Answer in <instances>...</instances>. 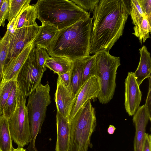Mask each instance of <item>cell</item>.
<instances>
[{
  "instance_id": "1",
  "label": "cell",
  "mask_w": 151,
  "mask_h": 151,
  "mask_svg": "<svg viewBox=\"0 0 151 151\" xmlns=\"http://www.w3.org/2000/svg\"><path fill=\"white\" fill-rule=\"evenodd\" d=\"M130 8V0H99L93 12L90 54L109 52L122 35Z\"/></svg>"
},
{
  "instance_id": "2",
  "label": "cell",
  "mask_w": 151,
  "mask_h": 151,
  "mask_svg": "<svg viewBox=\"0 0 151 151\" xmlns=\"http://www.w3.org/2000/svg\"><path fill=\"white\" fill-rule=\"evenodd\" d=\"M92 21L89 17L60 30L46 49L49 55L73 61L89 57Z\"/></svg>"
},
{
  "instance_id": "3",
  "label": "cell",
  "mask_w": 151,
  "mask_h": 151,
  "mask_svg": "<svg viewBox=\"0 0 151 151\" xmlns=\"http://www.w3.org/2000/svg\"><path fill=\"white\" fill-rule=\"evenodd\" d=\"M42 23L61 30L90 16V13L68 0H38L35 4Z\"/></svg>"
},
{
  "instance_id": "4",
  "label": "cell",
  "mask_w": 151,
  "mask_h": 151,
  "mask_svg": "<svg viewBox=\"0 0 151 151\" xmlns=\"http://www.w3.org/2000/svg\"><path fill=\"white\" fill-rule=\"evenodd\" d=\"M68 151H88L92 147L91 138L96 126L95 108L90 100L83 105L70 123Z\"/></svg>"
},
{
  "instance_id": "5",
  "label": "cell",
  "mask_w": 151,
  "mask_h": 151,
  "mask_svg": "<svg viewBox=\"0 0 151 151\" xmlns=\"http://www.w3.org/2000/svg\"><path fill=\"white\" fill-rule=\"evenodd\" d=\"M50 91L48 83L45 85L40 83L28 96L26 106L31 135L27 148L28 151H38L35 142L38 134L41 132L47 107L51 103Z\"/></svg>"
},
{
  "instance_id": "6",
  "label": "cell",
  "mask_w": 151,
  "mask_h": 151,
  "mask_svg": "<svg viewBox=\"0 0 151 151\" xmlns=\"http://www.w3.org/2000/svg\"><path fill=\"white\" fill-rule=\"evenodd\" d=\"M95 55L97 67L96 77L100 88L97 98L100 103L106 104L110 101L114 94L117 70L121 65L120 58L106 51Z\"/></svg>"
},
{
  "instance_id": "7",
  "label": "cell",
  "mask_w": 151,
  "mask_h": 151,
  "mask_svg": "<svg viewBox=\"0 0 151 151\" xmlns=\"http://www.w3.org/2000/svg\"><path fill=\"white\" fill-rule=\"evenodd\" d=\"M17 104L15 110L8 119L12 140L18 147L29 144L31 133L25 97L17 84Z\"/></svg>"
},
{
  "instance_id": "8",
  "label": "cell",
  "mask_w": 151,
  "mask_h": 151,
  "mask_svg": "<svg viewBox=\"0 0 151 151\" xmlns=\"http://www.w3.org/2000/svg\"><path fill=\"white\" fill-rule=\"evenodd\" d=\"M46 66L41 67L37 61V48L34 45L18 74L16 81L26 97L41 83Z\"/></svg>"
},
{
  "instance_id": "9",
  "label": "cell",
  "mask_w": 151,
  "mask_h": 151,
  "mask_svg": "<svg viewBox=\"0 0 151 151\" xmlns=\"http://www.w3.org/2000/svg\"><path fill=\"white\" fill-rule=\"evenodd\" d=\"M39 27L38 25L17 29L6 47L8 50L7 62L20 52L26 45L34 40Z\"/></svg>"
},
{
  "instance_id": "10",
  "label": "cell",
  "mask_w": 151,
  "mask_h": 151,
  "mask_svg": "<svg viewBox=\"0 0 151 151\" xmlns=\"http://www.w3.org/2000/svg\"><path fill=\"white\" fill-rule=\"evenodd\" d=\"M100 89L98 79L96 76L91 77L84 84L77 96L71 110L69 119V123L87 101L89 100H96Z\"/></svg>"
},
{
  "instance_id": "11",
  "label": "cell",
  "mask_w": 151,
  "mask_h": 151,
  "mask_svg": "<svg viewBox=\"0 0 151 151\" xmlns=\"http://www.w3.org/2000/svg\"><path fill=\"white\" fill-rule=\"evenodd\" d=\"M125 108L129 116H133L139 106L142 94L134 72H129L125 81Z\"/></svg>"
},
{
  "instance_id": "12",
  "label": "cell",
  "mask_w": 151,
  "mask_h": 151,
  "mask_svg": "<svg viewBox=\"0 0 151 151\" xmlns=\"http://www.w3.org/2000/svg\"><path fill=\"white\" fill-rule=\"evenodd\" d=\"M54 99L57 111L64 116L69 122L70 115L76 97L73 95L72 91L64 84L59 77L57 80Z\"/></svg>"
},
{
  "instance_id": "13",
  "label": "cell",
  "mask_w": 151,
  "mask_h": 151,
  "mask_svg": "<svg viewBox=\"0 0 151 151\" xmlns=\"http://www.w3.org/2000/svg\"><path fill=\"white\" fill-rule=\"evenodd\" d=\"M34 45V40L30 42L17 55L6 63L1 84L11 80H16L19 70Z\"/></svg>"
},
{
  "instance_id": "14",
  "label": "cell",
  "mask_w": 151,
  "mask_h": 151,
  "mask_svg": "<svg viewBox=\"0 0 151 151\" xmlns=\"http://www.w3.org/2000/svg\"><path fill=\"white\" fill-rule=\"evenodd\" d=\"M133 116L132 120L135 129L134 151H142L146 127L149 121H151V116L145 104L139 106Z\"/></svg>"
},
{
  "instance_id": "15",
  "label": "cell",
  "mask_w": 151,
  "mask_h": 151,
  "mask_svg": "<svg viewBox=\"0 0 151 151\" xmlns=\"http://www.w3.org/2000/svg\"><path fill=\"white\" fill-rule=\"evenodd\" d=\"M57 139L55 151H68L70 125L68 120L57 111L56 115Z\"/></svg>"
},
{
  "instance_id": "16",
  "label": "cell",
  "mask_w": 151,
  "mask_h": 151,
  "mask_svg": "<svg viewBox=\"0 0 151 151\" xmlns=\"http://www.w3.org/2000/svg\"><path fill=\"white\" fill-rule=\"evenodd\" d=\"M140 58L138 67L134 73L138 84L139 86L145 79L151 77V58L150 53L145 45L139 49Z\"/></svg>"
},
{
  "instance_id": "17",
  "label": "cell",
  "mask_w": 151,
  "mask_h": 151,
  "mask_svg": "<svg viewBox=\"0 0 151 151\" xmlns=\"http://www.w3.org/2000/svg\"><path fill=\"white\" fill-rule=\"evenodd\" d=\"M59 31L51 25L42 23L34 40L35 46L38 48L46 50Z\"/></svg>"
},
{
  "instance_id": "18",
  "label": "cell",
  "mask_w": 151,
  "mask_h": 151,
  "mask_svg": "<svg viewBox=\"0 0 151 151\" xmlns=\"http://www.w3.org/2000/svg\"><path fill=\"white\" fill-rule=\"evenodd\" d=\"M84 60L73 61L70 72V87L73 95L76 97L82 87Z\"/></svg>"
},
{
  "instance_id": "19",
  "label": "cell",
  "mask_w": 151,
  "mask_h": 151,
  "mask_svg": "<svg viewBox=\"0 0 151 151\" xmlns=\"http://www.w3.org/2000/svg\"><path fill=\"white\" fill-rule=\"evenodd\" d=\"M73 62L64 57H51L46 60L45 66L58 75L70 71Z\"/></svg>"
},
{
  "instance_id": "20",
  "label": "cell",
  "mask_w": 151,
  "mask_h": 151,
  "mask_svg": "<svg viewBox=\"0 0 151 151\" xmlns=\"http://www.w3.org/2000/svg\"><path fill=\"white\" fill-rule=\"evenodd\" d=\"M8 120L0 117V151H12L14 148Z\"/></svg>"
},
{
  "instance_id": "21",
  "label": "cell",
  "mask_w": 151,
  "mask_h": 151,
  "mask_svg": "<svg viewBox=\"0 0 151 151\" xmlns=\"http://www.w3.org/2000/svg\"><path fill=\"white\" fill-rule=\"evenodd\" d=\"M38 15L35 4H30L24 8L21 12L19 19L17 28L37 26L36 19Z\"/></svg>"
},
{
  "instance_id": "22",
  "label": "cell",
  "mask_w": 151,
  "mask_h": 151,
  "mask_svg": "<svg viewBox=\"0 0 151 151\" xmlns=\"http://www.w3.org/2000/svg\"><path fill=\"white\" fill-rule=\"evenodd\" d=\"M97 67L95 55H92L84 60L82 86L90 78L97 76Z\"/></svg>"
},
{
  "instance_id": "23",
  "label": "cell",
  "mask_w": 151,
  "mask_h": 151,
  "mask_svg": "<svg viewBox=\"0 0 151 151\" xmlns=\"http://www.w3.org/2000/svg\"><path fill=\"white\" fill-rule=\"evenodd\" d=\"M17 86V83L16 81L2 109L3 115L8 120L12 115L16 108Z\"/></svg>"
},
{
  "instance_id": "24",
  "label": "cell",
  "mask_w": 151,
  "mask_h": 151,
  "mask_svg": "<svg viewBox=\"0 0 151 151\" xmlns=\"http://www.w3.org/2000/svg\"><path fill=\"white\" fill-rule=\"evenodd\" d=\"M130 15L132 23L134 25V32L136 31L145 16L142 12L138 0H130Z\"/></svg>"
},
{
  "instance_id": "25",
  "label": "cell",
  "mask_w": 151,
  "mask_h": 151,
  "mask_svg": "<svg viewBox=\"0 0 151 151\" xmlns=\"http://www.w3.org/2000/svg\"><path fill=\"white\" fill-rule=\"evenodd\" d=\"M31 0H9L8 23L16 18L26 7L29 5Z\"/></svg>"
},
{
  "instance_id": "26",
  "label": "cell",
  "mask_w": 151,
  "mask_h": 151,
  "mask_svg": "<svg viewBox=\"0 0 151 151\" xmlns=\"http://www.w3.org/2000/svg\"><path fill=\"white\" fill-rule=\"evenodd\" d=\"M151 24L145 16L137 30L132 33L138 38L139 42L142 44V42H145L150 37L149 33L151 32Z\"/></svg>"
},
{
  "instance_id": "27",
  "label": "cell",
  "mask_w": 151,
  "mask_h": 151,
  "mask_svg": "<svg viewBox=\"0 0 151 151\" xmlns=\"http://www.w3.org/2000/svg\"><path fill=\"white\" fill-rule=\"evenodd\" d=\"M16 81L11 80L0 84V108L2 110Z\"/></svg>"
},
{
  "instance_id": "28",
  "label": "cell",
  "mask_w": 151,
  "mask_h": 151,
  "mask_svg": "<svg viewBox=\"0 0 151 151\" xmlns=\"http://www.w3.org/2000/svg\"><path fill=\"white\" fill-rule=\"evenodd\" d=\"M21 13V12H20ZM20 13L15 18L13 19L7 25V30L1 40V42L7 47L17 28L18 21Z\"/></svg>"
},
{
  "instance_id": "29",
  "label": "cell",
  "mask_w": 151,
  "mask_h": 151,
  "mask_svg": "<svg viewBox=\"0 0 151 151\" xmlns=\"http://www.w3.org/2000/svg\"><path fill=\"white\" fill-rule=\"evenodd\" d=\"M100 0H70L80 8L89 13H93Z\"/></svg>"
},
{
  "instance_id": "30",
  "label": "cell",
  "mask_w": 151,
  "mask_h": 151,
  "mask_svg": "<svg viewBox=\"0 0 151 151\" xmlns=\"http://www.w3.org/2000/svg\"><path fill=\"white\" fill-rule=\"evenodd\" d=\"M1 39L0 37V84L2 80L4 69L8 57L7 49L1 42Z\"/></svg>"
},
{
  "instance_id": "31",
  "label": "cell",
  "mask_w": 151,
  "mask_h": 151,
  "mask_svg": "<svg viewBox=\"0 0 151 151\" xmlns=\"http://www.w3.org/2000/svg\"><path fill=\"white\" fill-rule=\"evenodd\" d=\"M9 0H3L0 10V27L5 26V21L8 19L9 14Z\"/></svg>"
},
{
  "instance_id": "32",
  "label": "cell",
  "mask_w": 151,
  "mask_h": 151,
  "mask_svg": "<svg viewBox=\"0 0 151 151\" xmlns=\"http://www.w3.org/2000/svg\"><path fill=\"white\" fill-rule=\"evenodd\" d=\"M141 9L151 24V0H138Z\"/></svg>"
},
{
  "instance_id": "33",
  "label": "cell",
  "mask_w": 151,
  "mask_h": 151,
  "mask_svg": "<svg viewBox=\"0 0 151 151\" xmlns=\"http://www.w3.org/2000/svg\"><path fill=\"white\" fill-rule=\"evenodd\" d=\"M37 48L38 63L41 67L45 66V63L46 60L50 57L49 55L45 49Z\"/></svg>"
},
{
  "instance_id": "34",
  "label": "cell",
  "mask_w": 151,
  "mask_h": 151,
  "mask_svg": "<svg viewBox=\"0 0 151 151\" xmlns=\"http://www.w3.org/2000/svg\"><path fill=\"white\" fill-rule=\"evenodd\" d=\"M148 79L149 81L148 91L145 105L148 113L151 116V77Z\"/></svg>"
},
{
  "instance_id": "35",
  "label": "cell",
  "mask_w": 151,
  "mask_h": 151,
  "mask_svg": "<svg viewBox=\"0 0 151 151\" xmlns=\"http://www.w3.org/2000/svg\"><path fill=\"white\" fill-rule=\"evenodd\" d=\"M70 71L58 75V77L60 78L64 84L72 91L70 85Z\"/></svg>"
},
{
  "instance_id": "36",
  "label": "cell",
  "mask_w": 151,
  "mask_h": 151,
  "mask_svg": "<svg viewBox=\"0 0 151 151\" xmlns=\"http://www.w3.org/2000/svg\"><path fill=\"white\" fill-rule=\"evenodd\" d=\"M142 151H151V136L146 133Z\"/></svg>"
},
{
  "instance_id": "37",
  "label": "cell",
  "mask_w": 151,
  "mask_h": 151,
  "mask_svg": "<svg viewBox=\"0 0 151 151\" xmlns=\"http://www.w3.org/2000/svg\"><path fill=\"white\" fill-rule=\"evenodd\" d=\"M116 129V128L113 125H110L108 128L107 132L110 134H113Z\"/></svg>"
},
{
  "instance_id": "38",
  "label": "cell",
  "mask_w": 151,
  "mask_h": 151,
  "mask_svg": "<svg viewBox=\"0 0 151 151\" xmlns=\"http://www.w3.org/2000/svg\"><path fill=\"white\" fill-rule=\"evenodd\" d=\"M12 151H26V149L23 148H19L17 147V148H14Z\"/></svg>"
},
{
  "instance_id": "39",
  "label": "cell",
  "mask_w": 151,
  "mask_h": 151,
  "mask_svg": "<svg viewBox=\"0 0 151 151\" xmlns=\"http://www.w3.org/2000/svg\"><path fill=\"white\" fill-rule=\"evenodd\" d=\"M3 3V0H0V10L1 9Z\"/></svg>"
},
{
  "instance_id": "40",
  "label": "cell",
  "mask_w": 151,
  "mask_h": 151,
  "mask_svg": "<svg viewBox=\"0 0 151 151\" xmlns=\"http://www.w3.org/2000/svg\"><path fill=\"white\" fill-rule=\"evenodd\" d=\"M3 114L2 109L0 108V117Z\"/></svg>"
},
{
  "instance_id": "41",
  "label": "cell",
  "mask_w": 151,
  "mask_h": 151,
  "mask_svg": "<svg viewBox=\"0 0 151 151\" xmlns=\"http://www.w3.org/2000/svg\"><path fill=\"white\" fill-rule=\"evenodd\" d=\"M26 151H27V150H26Z\"/></svg>"
}]
</instances>
